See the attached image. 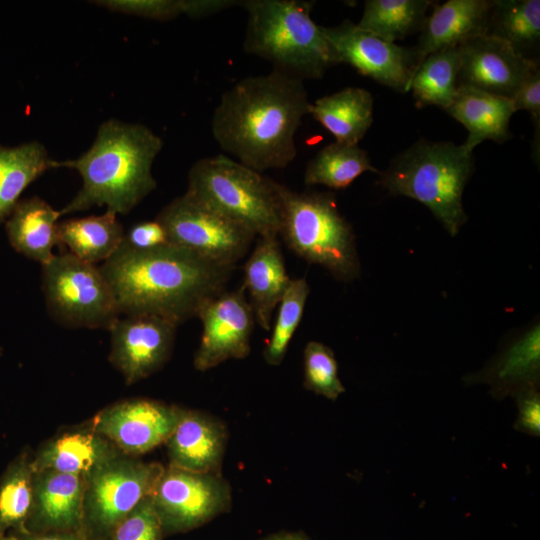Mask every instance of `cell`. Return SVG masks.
<instances>
[{
  "label": "cell",
  "instance_id": "1",
  "mask_svg": "<svg viewBox=\"0 0 540 540\" xmlns=\"http://www.w3.org/2000/svg\"><path fill=\"white\" fill-rule=\"evenodd\" d=\"M310 107L303 80L277 70L248 76L222 94L212 135L223 151L251 169H282L296 158L295 136Z\"/></svg>",
  "mask_w": 540,
  "mask_h": 540
},
{
  "label": "cell",
  "instance_id": "2",
  "mask_svg": "<svg viewBox=\"0 0 540 540\" xmlns=\"http://www.w3.org/2000/svg\"><path fill=\"white\" fill-rule=\"evenodd\" d=\"M234 269L173 244L151 251L121 244L100 266L121 314L155 315L177 325L226 290Z\"/></svg>",
  "mask_w": 540,
  "mask_h": 540
},
{
  "label": "cell",
  "instance_id": "3",
  "mask_svg": "<svg viewBox=\"0 0 540 540\" xmlns=\"http://www.w3.org/2000/svg\"><path fill=\"white\" fill-rule=\"evenodd\" d=\"M162 147V139L143 124L102 123L85 153L62 161V167L79 172L82 186L61 216L104 205L113 214H128L155 190L152 165Z\"/></svg>",
  "mask_w": 540,
  "mask_h": 540
},
{
  "label": "cell",
  "instance_id": "4",
  "mask_svg": "<svg viewBox=\"0 0 540 540\" xmlns=\"http://www.w3.org/2000/svg\"><path fill=\"white\" fill-rule=\"evenodd\" d=\"M314 2L246 0L244 51L269 61L274 69L301 80L320 79L338 64L321 26L310 14Z\"/></svg>",
  "mask_w": 540,
  "mask_h": 540
},
{
  "label": "cell",
  "instance_id": "5",
  "mask_svg": "<svg viewBox=\"0 0 540 540\" xmlns=\"http://www.w3.org/2000/svg\"><path fill=\"white\" fill-rule=\"evenodd\" d=\"M473 169V153L462 144L420 140L379 173V184L428 207L454 237L467 220L462 195Z\"/></svg>",
  "mask_w": 540,
  "mask_h": 540
},
{
  "label": "cell",
  "instance_id": "6",
  "mask_svg": "<svg viewBox=\"0 0 540 540\" xmlns=\"http://www.w3.org/2000/svg\"><path fill=\"white\" fill-rule=\"evenodd\" d=\"M280 230L287 247L320 265L334 278L350 282L360 275L355 235L330 192H296L277 185Z\"/></svg>",
  "mask_w": 540,
  "mask_h": 540
},
{
  "label": "cell",
  "instance_id": "7",
  "mask_svg": "<svg viewBox=\"0 0 540 540\" xmlns=\"http://www.w3.org/2000/svg\"><path fill=\"white\" fill-rule=\"evenodd\" d=\"M278 182L225 155L196 161L186 194L251 230L256 236L280 230Z\"/></svg>",
  "mask_w": 540,
  "mask_h": 540
},
{
  "label": "cell",
  "instance_id": "8",
  "mask_svg": "<svg viewBox=\"0 0 540 540\" xmlns=\"http://www.w3.org/2000/svg\"><path fill=\"white\" fill-rule=\"evenodd\" d=\"M42 266V290L48 312L71 328L106 329L120 317L112 288L100 268L69 252Z\"/></svg>",
  "mask_w": 540,
  "mask_h": 540
},
{
  "label": "cell",
  "instance_id": "9",
  "mask_svg": "<svg viewBox=\"0 0 540 540\" xmlns=\"http://www.w3.org/2000/svg\"><path fill=\"white\" fill-rule=\"evenodd\" d=\"M158 462L121 454L84 478L81 533L109 540L116 526L147 496L164 471Z\"/></svg>",
  "mask_w": 540,
  "mask_h": 540
},
{
  "label": "cell",
  "instance_id": "10",
  "mask_svg": "<svg viewBox=\"0 0 540 540\" xmlns=\"http://www.w3.org/2000/svg\"><path fill=\"white\" fill-rule=\"evenodd\" d=\"M156 219L171 244L227 267L236 268L257 238L248 228L186 193L165 205Z\"/></svg>",
  "mask_w": 540,
  "mask_h": 540
},
{
  "label": "cell",
  "instance_id": "11",
  "mask_svg": "<svg viewBox=\"0 0 540 540\" xmlns=\"http://www.w3.org/2000/svg\"><path fill=\"white\" fill-rule=\"evenodd\" d=\"M164 535L187 532L231 505V489L220 473L167 466L151 495Z\"/></svg>",
  "mask_w": 540,
  "mask_h": 540
},
{
  "label": "cell",
  "instance_id": "12",
  "mask_svg": "<svg viewBox=\"0 0 540 540\" xmlns=\"http://www.w3.org/2000/svg\"><path fill=\"white\" fill-rule=\"evenodd\" d=\"M338 64L346 63L359 73L400 92H408L411 78L419 66L413 48L385 41L360 29L349 20L334 27L321 26Z\"/></svg>",
  "mask_w": 540,
  "mask_h": 540
},
{
  "label": "cell",
  "instance_id": "13",
  "mask_svg": "<svg viewBox=\"0 0 540 540\" xmlns=\"http://www.w3.org/2000/svg\"><path fill=\"white\" fill-rule=\"evenodd\" d=\"M182 409L148 398H131L103 408L86 424L123 454L138 457L166 442Z\"/></svg>",
  "mask_w": 540,
  "mask_h": 540
},
{
  "label": "cell",
  "instance_id": "14",
  "mask_svg": "<svg viewBox=\"0 0 540 540\" xmlns=\"http://www.w3.org/2000/svg\"><path fill=\"white\" fill-rule=\"evenodd\" d=\"M196 317L202 323V335L194 355L195 369L207 371L249 355L256 322L243 286L211 298Z\"/></svg>",
  "mask_w": 540,
  "mask_h": 540
},
{
  "label": "cell",
  "instance_id": "15",
  "mask_svg": "<svg viewBox=\"0 0 540 540\" xmlns=\"http://www.w3.org/2000/svg\"><path fill=\"white\" fill-rule=\"evenodd\" d=\"M177 324L155 315H125L111 326L110 363L126 384L139 382L171 356Z\"/></svg>",
  "mask_w": 540,
  "mask_h": 540
},
{
  "label": "cell",
  "instance_id": "16",
  "mask_svg": "<svg viewBox=\"0 0 540 540\" xmlns=\"http://www.w3.org/2000/svg\"><path fill=\"white\" fill-rule=\"evenodd\" d=\"M458 47V85L509 99L540 68L538 62L521 57L505 42L487 35L470 39Z\"/></svg>",
  "mask_w": 540,
  "mask_h": 540
},
{
  "label": "cell",
  "instance_id": "17",
  "mask_svg": "<svg viewBox=\"0 0 540 540\" xmlns=\"http://www.w3.org/2000/svg\"><path fill=\"white\" fill-rule=\"evenodd\" d=\"M84 478L43 470L34 472L31 509L24 529L32 533L81 532Z\"/></svg>",
  "mask_w": 540,
  "mask_h": 540
},
{
  "label": "cell",
  "instance_id": "18",
  "mask_svg": "<svg viewBox=\"0 0 540 540\" xmlns=\"http://www.w3.org/2000/svg\"><path fill=\"white\" fill-rule=\"evenodd\" d=\"M227 442L224 424L206 413L182 409L166 440L169 466L205 473H220Z\"/></svg>",
  "mask_w": 540,
  "mask_h": 540
},
{
  "label": "cell",
  "instance_id": "19",
  "mask_svg": "<svg viewBox=\"0 0 540 540\" xmlns=\"http://www.w3.org/2000/svg\"><path fill=\"white\" fill-rule=\"evenodd\" d=\"M540 378V326L534 324L508 343L479 372L465 377L469 384L485 383L496 399L538 388Z\"/></svg>",
  "mask_w": 540,
  "mask_h": 540
},
{
  "label": "cell",
  "instance_id": "20",
  "mask_svg": "<svg viewBox=\"0 0 540 540\" xmlns=\"http://www.w3.org/2000/svg\"><path fill=\"white\" fill-rule=\"evenodd\" d=\"M123 454L86 423L58 433L32 455L34 472L53 470L83 478Z\"/></svg>",
  "mask_w": 540,
  "mask_h": 540
},
{
  "label": "cell",
  "instance_id": "21",
  "mask_svg": "<svg viewBox=\"0 0 540 540\" xmlns=\"http://www.w3.org/2000/svg\"><path fill=\"white\" fill-rule=\"evenodd\" d=\"M279 236L256 238L255 246L244 265V291L248 294L255 322L268 331L274 311L292 278L287 273Z\"/></svg>",
  "mask_w": 540,
  "mask_h": 540
},
{
  "label": "cell",
  "instance_id": "22",
  "mask_svg": "<svg viewBox=\"0 0 540 540\" xmlns=\"http://www.w3.org/2000/svg\"><path fill=\"white\" fill-rule=\"evenodd\" d=\"M492 5L493 0H449L434 5L414 47L419 64L436 51L485 35Z\"/></svg>",
  "mask_w": 540,
  "mask_h": 540
},
{
  "label": "cell",
  "instance_id": "23",
  "mask_svg": "<svg viewBox=\"0 0 540 540\" xmlns=\"http://www.w3.org/2000/svg\"><path fill=\"white\" fill-rule=\"evenodd\" d=\"M446 111L468 130L462 146L470 153L485 140L502 143L512 137L509 123L515 110L509 98L459 86Z\"/></svg>",
  "mask_w": 540,
  "mask_h": 540
},
{
  "label": "cell",
  "instance_id": "24",
  "mask_svg": "<svg viewBox=\"0 0 540 540\" xmlns=\"http://www.w3.org/2000/svg\"><path fill=\"white\" fill-rule=\"evenodd\" d=\"M60 217V210L38 196L19 200L5 221L10 245L25 257L46 264L54 257V248L61 246Z\"/></svg>",
  "mask_w": 540,
  "mask_h": 540
},
{
  "label": "cell",
  "instance_id": "25",
  "mask_svg": "<svg viewBox=\"0 0 540 540\" xmlns=\"http://www.w3.org/2000/svg\"><path fill=\"white\" fill-rule=\"evenodd\" d=\"M374 100L369 91L346 87L311 103L310 115L338 142L358 144L373 122Z\"/></svg>",
  "mask_w": 540,
  "mask_h": 540
},
{
  "label": "cell",
  "instance_id": "26",
  "mask_svg": "<svg viewBox=\"0 0 540 540\" xmlns=\"http://www.w3.org/2000/svg\"><path fill=\"white\" fill-rule=\"evenodd\" d=\"M485 35L505 42L521 57L539 63L540 1L493 0Z\"/></svg>",
  "mask_w": 540,
  "mask_h": 540
},
{
  "label": "cell",
  "instance_id": "27",
  "mask_svg": "<svg viewBox=\"0 0 540 540\" xmlns=\"http://www.w3.org/2000/svg\"><path fill=\"white\" fill-rule=\"evenodd\" d=\"M62 167L38 141L16 147L0 145V224L7 220L22 192L46 171Z\"/></svg>",
  "mask_w": 540,
  "mask_h": 540
},
{
  "label": "cell",
  "instance_id": "28",
  "mask_svg": "<svg viewBox=\"0 0 540 540\" xmlns=\"http://www.w3.org/2000/svg\"><path fill=\"white\" fill-rule=\"evenodd\" d=\"M124 233L117 215L108 211L59 223L61 246L68 247L69 253L93 265L105 262L117 251Z\"/></svg>",
  "mask_w": 540,
  "mask_h": 540
},
{
  "label": "cell",
  "instance_id": "29",
  "mask_svg": "<svg viewBox=\"0 0 540 540\" xmlns=\"http://www.w3.org/2000/svg\"><path fill=\"white\" fill-rule=\"evenodd\" d=\"M432 4L430 0H367L356 25L394 43L421 31Z\"/></svg>",
  "mask_w": 540,
  "mask_h": 540
},
{
  "label": "cell",
  "instance_id": "30",
  "mask_svg": "<svg viewBox=\"0 0 540 540\" xmlns=\"http://www.w3.org/2000/svg\"><path fill=\"white\" fill-rule=\"evenodd\" d=\"M379 171L371 164L367 151L358 144L335 141L323 147L307 164L304 183L344 189L364 172Z\"/></svg>",
  "mask_w": 540,
  "mask_h": 540
},
{
  "label": "cell",
  "instance_id": "31",
  "mask_svg": "<svg viewBox=\"0 0 540 540\" xmlns=\"http://www.w3.org/2000/svg\"><path fill=\"white\" fill-rule=\"evenodd\" d=\"M460 68L459 47H448L426 56L416 68L410 84L419 106L447 109L456 95Z\"/></svg>",
  "mask_w": 540,
  "mask_h": 540
},
{
  "label": "cell",
  "instance_id": "32",
  "mask_svg": "<svg viewBox=\"0 0 540 540\" xmlns=\"http://www.w3.org/2000/svg\"><path fill=\"white\" fill-rule=\"evenodd\" d=\"M32 454L23 450L0 477V535L24 528L33 497Z\"/></svg>",
  "mask_w": 540,
  "mask_h": 540
},
{
  "label": "cell",
  "instance_id": "33",
  "mask_svg": "<svg viewBox=\"0 0 540 540\" xmlns=\"http://www.w3.org/2000/svg\"><path fill=\"white\" fill-rule=\"evenodd\" d=\"M97 5L115 12L154 20H171L179 15L202 18L240 4L233 0H98Z\"/></svg>",
  "mask_w": 540,
  "mask_h": 540
},
{
  "label": "cell",
  "instance_id": "34",
  "mask_svg": "<svg viewBox=\"0 0 540 540\" xmlns=\"http://www.w3.org/2000/svg\"><path fill=\"white\" fill-rule=\"evenodd\" d=\"M310 287L306 278L291 279L271 326V336L264 349L265 361L271 366H278L283 361L291 339L298 328L304 313Z\"/></svg>",
  "mask_w": 540,
  "mask_h": 540
},
{
  "label": "cell",
  "instance_id": "35",
  "mask_svg": "<svg viewBox=\"0 0 540 540\" xmlns=\"http://www.w3.org/2000/svg\"><path fill=\"white\" fill-rule=\"evenodd\" d=\"M304 387L329 400H336L345 392L338 376L334 352L318 341L306 344L303 353Z\"/></svg>",
  "mask_w": 540,
  "mask_h": 540
},
{
  "label": "cell",
  "instance_id": "36",
  "mask_svg": "<svg viewBox=\"0 0 540 540\" xmlns=\"http://www.w3.org/2000/svg\"><path fill=\"white\" fill-rule=\"evenodd\" d=\"M163 536L161 523L150 495L116 526L109 540H162Z\"/></svg>",
  "mask_w": 540,
  "mask_h": 540
},
{
  "label": "cell",
  "instance_id": "37",
  "mask_svg": "<svg viewBox=\"0 0 540 540\" xmlns=\"http://www.w3.org/2000/svg\"><path fill=\"white\" fill-rule=\"evenodd\" d=\"M121 244L134 251H151L171 243L165 228L155 219L134 224L124 233Z\"/></svg>",
  "mask_w": 540,
  "mask_h": 540
},
{
  "label": "cell",
  "instance_id": "38",
  "mask_svg": "<svg viewBox=\"0 0 540 540\" xmlns=\"http://www.w3.org/2000/svg\"><path fill=\"white\" fill-rule=\"evenodd\" d=\"M515 112L526 110L530 112L535 126L533 150L539 157V127H540V68L536 69L519 87L512 97Z\"/></svg>",
  "mask_w": 540,
  "mask_h": 540
},
{
  "label": "cell",
  "instance_id": "39",
  "mask_svg": "<svg viewBox=\"0 0 540 540\" xmlns=\"http://www.w3.org/2000/svg\"><path fill=\"white\" fill-rule=\"evenodd\" d=\"M517 418L514 428L530 436H540V393L538 388H529L516 393Z\"/></svg>",
  "mask_w": 540,
  "mask_h": 540
},
{
  "label": "cell",
  "instance_id": "40",
  "mask_svg": "<svg viewBox=\"0 0 540 540\" xmlns=\"http://www.w3.org/2000/svg\"><path fill=\"white\" fill-rule=\"evenodd\" d=\"M18 540H87L81 532L32 533L24 528L11 531Z\"/></svg>",
  "mask_w": 540,
  "mask_h": 540
},
{
  "label": "cell",
  "instance_id": "41",
  "mask_svg": "<svg viewBox=\"0 0 540 540\" xmlns=\"http://www.w3.org/2000/svg\"><path fill=\"white\" fill-rule=\"evenodd\" d=\"M264 540H310L305 534L300 532H282L271 535Z\"/></svg>",
  "mask_w": 540,
  "mask_h": 540
},
{
  "label": "cell",
  "instance_id": "42",
  "mask_svg": "<svg viewBox=\"0 0 540 540\" xmlns=\"http://www.w3.org/2000/svg\"><path fill=\"white\" fill-rule=\"evenodd\" d=\"M0 540H18L12 534L0 535Z\"/></svg>",
  "mask_w": 540,
  "mask_h": 540
}]
</instances>
